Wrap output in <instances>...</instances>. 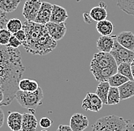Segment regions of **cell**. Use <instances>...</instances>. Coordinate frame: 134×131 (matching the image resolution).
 Returning <instances> with one entry per match:
<instances>
[{
  "label": "cell",
  "mask_w": 134,
  "mask_h": 131,
  "mask_svg": "<svg viewBox=\"0 0 134 131\" xmlns=\"http://www.w3.org/2000/svg\"><path fill=\"white\" fill-rule=\"evenodd\" d=\"M117 39L116 35H110V36H101L98 39L96 45L97 49L101 52H108L110 53L114 47L115 40Z\"/></svg>",
  "instance_id": "obj_12"
},
{
  "label": "cell",
  "mask_w": 134,
  "mask_h": 131,
  "mask_svg": "<svg viewBox=\"0 0 134 131\" xmlns=\"http://www.w3.org/2000/svg\"><path fill=\"white\" fill-rule=\"evenodd\" d=\"M43 98V92L41 87L35 92H23L18 90L16 92L15 98L21 106L27 108L32 112L40 105Z\"/></svg>",
  "instance_id": "obj_4"
},
{
  "label": "cell",
  "mask_w": 134,
  "mask_h": 131,
  "mask_svg": "<svg viewBox=\"0 0 134 131\" xmlns=\"http://www.w3.org/2000/svg\"><path fill=\"white\" fill-rule=\"evenodd\" d=\"M103 102L96 93L88 92L82 101V108L85 111L98 112L103 107Z\"/></svg>",
  "instance_id": "obj_8"
},
{
  "label": "cell",
  "mask_w": 134,
  "mask_h": 131,
  "mask_svg": "<svg viewBox=\"0 0 134 131\" xmlns=\"http://www.w3.org/2000/svg\"><path fill=\"white\" fill-rule=\"evenodd\" d=\"M120 91L117 87H111L110 88L108 96V105H117L120 102Z\"/></svg>",
  "instance_id": "obj_24"
},
{
  "label": "cell",
  "mask_w": 134,
  "mask_h": 131,
  "mask_svg": "<svg viewBox=\"0 0 134 131\" xmlns=\"http://www.w3.org/2000/svg\"><path fill=\"white\" fill-rule=\"evenodd\" d=\"M117 73L124 75V77H127L130 80L134 81L130 63H122L119 65L117 66Z\"/></svg>",
  "instance_id": "obj_25"
},
{
  "label": "cell",
  "mask_w": 134,
  "mask_h": 131,
  "mask_svg": "<svg viewBox=\"0 0 134 131\" xmlns=\"http://www.w3.org/2000/svg\"><path fill=\"white\" fill-rule=\"evenodd\" d=\"M50 36L56 41L63 39L66 33V26L65 23L49 22L46 24Z\"/></svg>",
  "instance_id": "obj_9"
},
{
  "label": "cell",
  "mask_w": 134,
  "mask_h": 131,
  "mask_svg": "<svg viewBox=\"0 0 134 131\" xmlns=\"http://www.w3.org/2000/svg\"><path fill=\"white\" fill-rule=\"evenodd\" d=\"M131 69H132V74H133V77L134 80V60L132 61V63H131Z\"/></svg>",
  "instance_id": "obj_38"
},
{
  "label": "cell",
  "mask_w": 134,
  "mask_h": 131,
  "mask_svg": "<svg viewBox=\"0 0 134 131\" xmlns=\"http://www.w3.org/2000/svg\"><path fill=\"white\" fill-rule=\"evenodd\" d=\"M117 5L126 14L134 17V0H117Z\"/></svg>",
  "instance_id": "obj_22"
},
{
  "label": "cell",
  "mask_w": 134,
  "mask_h": 131,
  "mask_svg": "<svg viewBox=\"0 0 134 131\" xmlns=\"http://www.w3.org/2000/svg\"><path fill=\"white\" fill-rule=\"evenodd\" d=\"M21 45H22V43L19 41L16 37L12 34V37L10 38V40H9L8 45L7 46L11 47V48H13V49H17V48H18Z\"/></svg>",
  "instance_id": "obj_28"
},
{
  "label": "cell",
  "mask_w": 134,
  "mask_h": 131,
  "mask_svg": "<svg viewBox=\"0 0 134 131\" xmlns=\"http://www.w3.org/2000/svg\"><path fill=\"white\" fill-rule=\"evenodd\" d=\"M83 17H84V21H85V23H87V24H92V21H93V20H92V18L90 16V14H88V13H84L83 14Z\"/></svg>",
  "instance_id": "obj_34"
},
{
  "label": "cell",
  "mask_w": 134,
  "mask_h": 131,
  "mask_svg": "<svg viewBox=\"0 0 134 131\" xmlns=\"http://www.w3.org/2000/svg\"><path fill=\"white\" fill-rule=\"evenodd\" d=\"M89 124L88 117L85 115L76 113L73 115L70 118V127L73 131L85 130Z\"/></svg>",
  "instance_id": "obj_11"
},
{
  "label": "cell",
  "mask_w": 134,
  "mask_h": 131,
  "mask_svg": "<svg viewBox=\"0 0 134 131\" xmlns=\"http://www.w3.org/2000/svg\"><path fill=\"white\" fill-rule=\"evenodd\" d=\"M52 123H53V121L50 120L49 117H42L41 121H40V122H39L40 126L43 129H47V128L50 127V126L52 125Z\"/></svg>",
  "instance_id": "obj_30"
},
{
  "label": "cell",
  "mask_w": 134,
  "mask_h": 131,
  "mask_svg": "<svg viewBox=\"0 0 134 131\" xmlns=\"http://www.w3.org/2000/svg\"><path fill=\"white\" fill-rule=\"evenodd\" d=\"M122 131H134V123L130 122Z\"/></svg>",
  "instance_id": "obj_36"
},
{
  "label": "cell",
  "mask_w": 134,
  "mask_h": 131,
  "mask_svg": "<svg viewBox=\"0 0 134 131\" xmlns=\"http://www.w3.org/2000/svg\"><path fill=\"white\" fill-rule=\"evenodd\" d=\"M30 81V79H22L19 81L18 83V90L23 91V92H27L28 88V83Z\"/></svg>",
  "instance_id": "obj_29"
},
{
  "label": "cell",
  "mask_w": 134,
  "mask_h": 131,
  "mask_svg": "<svg viewBox=\"0 0 134 131\" xmlns=\"http://www.w3.org/2000/svg\"><path fill=\"white\" fill-rule=\"evenodd\" d=\"M53 5L47 2H43L41 7L39 10L37 16L36 17L34 22L41 24H47L50 22V17L52 15Z\"/></svg>",
  "instance_id": "obj_10"
},
{
  "label": "cell",
  "mask_w": 134,
  "mask_h": 131,
  "mask_svg": "<svg viewBox=\"0 0 134 131\" xmlns=\"http://www.w3.org/2000/svg\"><path fill=\"white\" fill-rule=\"evenodd\" d=\"M25 70L19 50L0 45V88L5 96L1 106L8 105L15 98Z\"/></svg>",
  "instance_id": "obj_1"
},
{
  "label": "cell",
  "mask_w": 134,
  "mask_h": 131,
  "mask_svg": "<svg viewBox=\"0 0 134 131\" xmlns=\"http://www.w3.org/2000/svg\"><path fill=\"white\" fill-rule=\"evenodd\" d=\"M110 88V86L109 84L108 81L98 83V85L97 86L95 93L101 99L104 105H108V96Z\"/></svg>",
  "instance_id": "obj_19"
},
{
  "label": "cell",
  "mask_w": 134,
  "mask_h": 131,
  "mask_svg": "<svg viewBox=\"0 0 134 131\" xmlns=\"http://www.w3.org/2000/svg\"><path fill=\"white\" fill-rule=\"evenodd\" d=\"M6 28L12 34H14L15 33L23 29V24L18 18H12L8 20L7 25H6Z\"/></svg>",
  "instance_id": "obj_26"
},
{
  "label": "cell",
  "mask_w": 134,
  "mask_h": 131,
  "mask_svg": "<svg viewBox=\"0 0 134 131\" xmlns=\"http://www.w3.org/2000/svg\"><path fill=\"white\" fill-rule=\"evenodd\" d=\"M130 122L117 115H108L99 118L92 125V131H122Z\"/></svg>",
  "instance_id": "obj_3"
},
{
  "label": "cell",
  "mask_w": 134,
  "mask_h": 131,
  "mask_svg": "<svg viewBox=\"0 0 134 131\" xmlns=\"http://www.w3.org/2000/svg\"><path fill=\"white\" fill-rule=\"evenodd\" d=\"M23 115L19 112H10L7 119V123L9 128L12 131L21 130Z\"/></svg>",
  "instance_id": "obj_16"
},
{
  "label": "cell",
  "mask_w": 134,
  "mask_h": 131,
  "mask_svg": "<svg viewBox=\"0 0 134 131\" xmlns=\"http://www.w3.org/2000/svg\"><path fill=\"white\" fill-rule=\"evenodd\" d=\"M12 36V33H11L7 28L0 29V45L7 46Z\"/></svg>",
  "instance_id": "obj_27"
},
{
  "label": "cell",
  "mask_w": 134,
  "mask_h": 131,
  "mask_svg": "<svg viewBox=\"0 0 134 131\" xmlns=\"http://www.w3.org/2000/svg\"><path fill=\"white\" fill-rule=\"evenodd\" d=\"M130 80L124 77V75L117 73L114 75H113L111 77H110L108 80V83L110 84V86L111 87H117L119 88L120 86L124 85V83L126 82H128Z\"/></svg>",
  "instance_id": "obj_23"
},
{
  "label": "cell",
  "mask_w": 134,
  "mask_h": 131,
  "mask_svg": "<svg viewBox=\"0 0 134 131\" xmlns=\"http://www.w3.org/2000/svg\"><path fill=\"white\" fill-rule=\"evenodd\" d=\"M37 123V120L33 113H25L23 114L21 131H36Z\"/></svg>",
  "instance_id": "obj_17"
},
{
  "label": "cell",
  "mask_w": 134,
  "mask_h": 131,
  "mask_svg": "<svg viewBox=\"0 0 134 131\" xmlns=\"http://www.w3.org/2000/svg\"><path fill=\"white\" fill-rule=\"evenodd\" d=\"M21 0H0V9L4 13H10L16 9Z\"/></svg>",
  "instance_id": "obj_21"
},
{
  "label": "cell",
  "mask_w": 134,
  "mask_h": 131,
  "mask_svg": "<svg viewBox=\"0 0 134 131\" xmlns=\"http://www.w3.org/2000/svg\"><path fill=\"white\" fill-rule=\"evenodd\" d=\"M8 19L5 16V13H4L1 9H0V29L4 28L8 23Z\"/></svg>",
  "instance_id": "obj_32"
},
{
  "label": "cell",
  "mask_w": 134,
  "mask_h": 131,
  "mask_svg": "<svg viewBox=\"0 0 134 131\" xmlns=\"http://www.w3.org/2000/svg\"><path fill=\"white\" fill-rule=\"evenodd\" d=\"M41 131H48V130H45V129H44V130H42Z\"/></svg>",
  "instance_id": "obj_39"
},
{
  "label": "cell",
  "mask_w": 134,
  "mask_h": 131,
  "mask_svg": "<svg viewBox=\"0 0 134 131\" xmlns=\"http://www.w3.org/2000/svg\"><path fill=\"white\" fill-rule=\"evenodd\" d=\"M69 17L66 10L58 5H53L52 15L50 22L53 23H64Z\"/></svg>",
  "instance_id": "obj_15"
},
{
  "label": "cell",
  "mask_w": 134,
  "mask_h": 131,
  "mask_svg": "<svg viewBox=\"0 0 134 131\" xmlns=\"http://www.w3.org/2000/svg\"><path fill=\"white\" fill-rule=\"evenodd\" d=\"M114 66H117V65L115 59L111 55V54L99 52L94 54L93 55L90 63V71L92 73L96 71Z\"/></svg>",
  "instance_id": "obj_5"
},
{
  "label": "cell",
  "mask_w": 134,
  "mask_h": 131,
  "mask_svg": "<svg viewBox=\"0 0 134 131\" xmlns=\"http://www.w3.org/2000/svg\"><path fill=\"white\" fill-rule=\"evenodd\" d=\"M42 2L41 0H27L25 2L22 15L26 21L34 22L39 10L41 7Z\"/></svg>",
  "instance_id": "obj_7"
},
{
  "label": "cell",
  "mask_w": 134,
  "mask_h": 131,
  "mask_svg": "<svg viewBox=\"0 0 134 131\" xmlns=\"http://www.w3.org/2000/svg\"><path fill=\"white\" fill-rule=\"evenodd\" d=\"M5 98V96H4V92H3V90H2V88H0V106H1V104L2 103L3 100Z\"/></svg>",
  "instance_id": "obj_37"
},
{
  "label": "cell",
  "mask_w": 134,
  "mask_h": 131,
  "mask_svg": "<svg viewBox=\"0 0 134 131\" xmlns=\"http://www.w3.org/2000/svg\"><path fill=\"white\" fill-rule=\"evenodd\" d=\"M89 14L92 20L96 22L106 20L108 17L107 5L104 2H100L98 6L94 7L91 9Z\"/></svg>",
  "instance_id": "obj_14"
},
{
  "label": "cell",
  "mask_w": 134,
  "mask_h": 131,
  "mask_svg": "<svg viewBox=\"0 0 134 131\" xmlns=\"http://www.w3.org/2000/svg\"><path fill=\"white\" fill-rule=\"evenodd\" d=\"M97 31L101 36H110L113 33L114 24L108 20H104L97 23L96 25Z\"/></svg>",
  "instance_id": "obj_20"
},
{
  "label": "cell",
  "mask_w": 134,
  "mask_h": 131,
  "mask_svg": "<svg viewBox=\"0 0 134 131\" xmlns=\"http://www.w3.org/2000/svg\"><path fill=\"white\" fill-rule=\"evenodd\" d=\"M4 121H5V115L2 109L0 108V128L3 126Z\"/></svg>",
  "instance_id": "obj_35"
},
{
  "label": "cell",
  "mask_w": 134,
  "mask_h": 131,
  "mask_svg": "<svg viewBox=\"0 0 134 131\" xmlns=\"http://www.w3.org/2000/svg\"><path fill=\"white\" fill-rule=\"evenodd\" d=\"M117 40L126 49L134 51V34L130 31H123L117 36Z\"/></svg>",
  "instance_id": "obj_13"
},
{
  "label": "cell",
  "mask_w": 134,
  "mask_h": 131,
  "mask_svg": "<svg viewBox=\"0 0 134 131\" xmlns=\"http://www.w3.org/2000/svg\"><path fill=\"white\" fill-rule=\"evenodd\" d=\"M17 39L21 42V43L25 42V41L26 40V33H25V31L22 29L19 31H18L16 33H15L13 34Z\"/></svg>",
  "instance_id": "obj_31"
},
{
  "label": "cell",
  "mask_w": 134,
  "mask_h": 131,
  "mask_svg": "<svg viewBox=\"0 0 134 131\" xmlns=\"http://www.w3.org/2000/svg\"><path fill=\"white\" fill-rule=\"evenodd\" d=\"M23 30L26 33V40L22 46L28 53L45 55L57 46V41L50 36L46 24L26 21L23 23Z\"/></svg>",
  "instance_id": "obj_2"
},
{
  "label": "cell",
  "mask_w": 134,
  "mask_h": 131,
  "mask_svg": "<svg viewBox=\"0 0 134 131\" xmlns=\"http://www.w3.org/2000/svg\"><path fill=\"white\" fill-rule=\"evenodd\" d=\"M116 61L117 66L122 63H132L134 60V51H131L122 46L115 40L114 47L110 52Z\"/></svg>",
  "instance_id": "obj_6"
},
{
  "label": "cell",
  "mask_w": 134,
  "mask_h": 131,
  "mask_svg": "<svg viewBox=\"0 0 134 131\" xmlns=\"http://www.w3.org/2000/svg\"><path fill=\"white\" fill-rule=\"evenodd\" d=\"M57 131H73L72 130V128L70 127V126L68 125H63L60 124L58 127V129Z\"/></svg>",
  "instance_id": "obj_33"
},
{
  "label": "cell",
  "mask_w": 134,
  "mask_h": 131,
  "mask_svg": "<svg viewBox=\"0 0 134 131\" xmlns=\"http://www.w3.org/2000/svg\"><path fill=\"white\" fill-rule=\"evenodd\" d=\"M118 89L121 100H126L134 96V81L129 80L124 85L120 86Z\"/></svg>",
  "instance_id": "obj_18"
}]
</instances>
